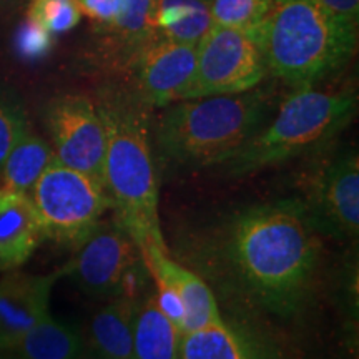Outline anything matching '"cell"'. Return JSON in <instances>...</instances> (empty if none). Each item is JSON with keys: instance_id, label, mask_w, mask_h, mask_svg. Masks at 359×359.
Wrapping results in <instances>:
<instances>
[{"instance_id": "obj_1", "label": "cell", "mask_w": 359, "mask_h": 359, "mask_svg": "<svg viewBox=\"0 0 359 359\" xmlns=\"http://www.w3.org/2000/svg\"><path fill=\"white\" fill-rule=\"evenodd\" d=\"M218 243L248 298L280 316L298 311L320 262V241L302 201L243 208L224 223Z\"/></svg>"}, {"instance_id": "obj_2", "label": "cell", "mask_w": 359, "mask_h": 359, "mask_svg": "<svg viewBox=\"0 0 359 359\" xmlns=\"http://www.w3.org/2000/svg\"><path fill=\"white\" fill-rule=\"evenodd\" d=\"M147 105L133 93L109 90L97 110L105 127L103 187L116 222L140 253L167 250L158 218V177L151 154Z\"/></svg>"}, {"instance_id": "obj_3", "label": "cell", "mask_w": 359, "mask_h": 359, "mask_svg": "<svg viewBox=\"0 0 359 359\" xmlns=\"http://www.w3.org/2000/svg\"><path fill=\"white\" fill-rule=\"evenodd\" d=\"M259 40L268 74L296 88L313 87L351 60L358 25L318 0H271Z\"/></svg>"}, {"instance_id": "obj_4", "label": "cell", "mask_w": 359, "mask_h": 359, "mask_svg": "<svg viewBox=\"0 0 359 359\" xmlns=\"http://www.w3.org/2000/svg\"><path fill=\"white\" fill-rule=\"evenodd\" d=\"M156 128L161 154L180 165L226 163L264 127L269 97L264 90L188 98L168 105Z\"/></svg>"}, {"instance_id": "obj_5", "label": "cell", "mask_w": 359, "mask_h": 359, "mask_svg": "<svg viewBox=\"0 0 359 359\" xmlns=\"http://www.w3.org/2000/svg\"><path fill=\"white\" fill-rule=\"evenodd\" d=\"M358 110L354 92H321L296 88L278 109L273 122L263 127L226 161L228 173L246 175L273 167L323 145L351 122Z\"/></svg>"}, {"instance_id": "obj_6", "label": "cell", "mask_w": 359, "mask_h": 359, "mask_svg": "<svg viewBox=\"0 0 359 359\" xmlns=\"http://www.w3.org/2000/svg\"><path fill=\"white\" fill-rule=\"evenodd\" d=\"M29 196L43 238L74 251L88 240L111 206L103 183L57 158L40 175Z\"/></svg>"}, {"instance_id": "obj_7", "label": "cell", "mask_w": 359, "mask_h": 359, "mask_svg": "<svg viewBox=\"0 0 359 359\" xmlns=\"http://www.w3.org/2000/svg\"><path fill=\"white\" fill-rule=\"evenodd\" d=\"M268 75L258 29L212 25L196 43V67L188 98L243 93L257 88Z\"/></svg>"}, {"instance_id": "obj_8", "label": "cell", "mask_w": 359, "mask_h": 359, "mask_svg": "<svg viewBox=\"0 0 359 359\" xmlns=\"http://www.w3.org/2000/svg\"><path fill=\"white\" fill-rule=\"evenodd\" d=\"M145 263L137 243L115 219L100 222L62 271L64 276H72L85 294L114 299L130 294L133 275Z\"/></svg>"}, {"instance_id": "obj_9", "label": "cell", "mask_w": 359, "mask_h": 359, "mask_svg": "<svg viewBox=\"0 0 359 359\" xmlns=\"http://www.w3.org/2000/svg\"><path fill=\"white\" fill-rule=\"evenodd\" d=\"M45 127L60 163L103 183L107 137L92 98L80 93L55 97L45 107Z\"/></svg>"}, {"instance_id": "obj_10", "label": "cell", "mask_w": 359, "mask_h": 359, "mask_svg": "<svg viewBox=\"0 0 359 359\" xmlns=\"http://www.w3.org/2000/svg\"><path fill=\"white\" fill-rule=\"evenodd\" d=\"M304 210L314 230L334 238L358 236L359 160L356 151L338 156L323 170Z\"/></svg>"}, {"instance_id": "obj_11", "label": "cell", "mask_w": 359, "mask_h": 359, "mask_svg": "<svg viewBox=\"0 0 359 359\" xmlns=\"http://www.w3.org/2000/svg\"><path fill=\"white\" fill-rule=\"evenodd\" d=\"M196 67V45L156 37L132 64L135 95L147 107L185 100Z\"/></svg>"}, {"instance_id": "obj_12", "label": "cell", "mask_w": 359, "mask_h": 359, "mask_svg": "<svg viewBox=\"0 0 359 359\" xmlns=\"http://www.w3.org/2000/svg\"><path fill=\"white\" fill-rule=\"evenodd\" d=\"M64 271L29 275L8 271L0 280V349H13L27 331L48 313L53 285Z\"/></svg>"}, {"instance_id": "obj_13", "label": "cell", "mask_w": 359, "mask_h": 359, "mask_svg": "<svg viewBox=\"0 0 359 359\" xmlns=\"http://www.w3.org/2000/svg\"><path fill=\"white\" fill-rule=\"evenodd\" d=\"M142 258L151 276L168 281L182 299L185 309L182 333H190L223 321L210 286L198 275L168 258L167 250L150 248L142 255Z\"/></svg>"}, {"instance_id": "obj_14", "label": "cell", "mask_w": 359, "mask_h": 359, "mask_svg": "<svg viewBox=\"0 0 359 359\" xmlns=\"http://www.w3.org/2000/svg\"><path fill=\"white\" fill-rule=\"evenodd\" d=\"M42 240V226L29 193L0 188V269L20 268Z\"/></svg>"}, {"instance_id": "obj_15", "label": "cell", "mask_w": 359, "mask_h": 359, "mask_svg": "<svg viewBox=\"0 0 359 359\" xmlns=\"http://www.w3.org/2000/svg\"><path fill=\"white\" fill-rule=\"evenodd\" d=\"M156 0H120L114 19L98 24L102 50L118 64L132 67L143 48L156 39Z\"/></svg>"}, {"instance_id": "obj_16", "label": "cell", "mask_w": 359, "mask_h": 359, "mask_svg": "<svg viewBox=\"0 0 359 359\" xmlns=\"http://www.w3.org/2000/svg\"><path fill=\"white\" fill-rule=\"evenodd\" d=\"M137 299L130 294L116 296L90 321V344L97 359L133 358V316Z\"/></svg>"}, {"instance_id": "obj_17", "label": "cell", "mask_w": 359, "mask_h": 359, "mask_svg": "<svg viewBox=\"0 0 359 359\" xmlns=\"http://www.w3.org/2000/svg\"><path fill=\"white\" fill-rule=\"evenodd\" d=\"M182 333L161 313L155 293L137 299L133 316V358L135 359H178Z\"/></svg>"}, {"instance_id": "obj_18", "label": "cell", "mask_w": 359, "mask_h": 359, "mask_svg": "<svg viewBox=\"0 0 359 359\" xmlns=\"http://www.w3.org/2000/svg\"><path fill=\"white\" fill-rule=\"evenodd\" d=\"M156 37L196 45L210 27L212 0H156Z\"/></svg>"}, {"instance_id": "obj_19", "label": "cell", "mask_w": 359, "mask_h": 359, "mask_svg": "<svg viewBox=\"0 0 359 359\" xmlns=\"http://www.w3.org/2000/svg\"><path fill=\"white\" fill-rule=\"evenodd\" d=\"M13 349L20 359H79L83 339L79 330L53 320L47 313Z\"/></svg>"}, {"instance_id": "obj_20", "label": "cell", "mask_w": 359, "mask_h": 359, "mask_svg": "<svg viewBox=\"0 0 359 359\" xmlns=\"http://www.w3.org/2000/svg\"><path fill=\"white\" fill-rule=\"evenodd\" d=\"M53 158L55 154L52 147L29 130L15 143L0 168V188L29 193Z\"/></svg>"}, {"instance_id": "obj_21", "label": "cell", "mask_w": 359, "mask_h": 359, "mask_svg": "<svg viewBox=\"0 0 359 359\" xmlns=\"http://www.w3.org/2000/svg\"><path fill=\"white\" fill-rule=\"evenodd\" d=\"M178 359H258L245 336L224 323L182 333Z\"/></svg>"}, {"instance_id": "obj_22", "label": "cell", "mask_w": 359, "mask_h": 359, "mask_svg": "<svg viewBox=\"0 0 359 359\" xmlns=\"http://www.w3.org/2000/svg\"><path fill=\"white\" fill-rule=\"evenodd\" d=\"M82 12L77 0H30L27 20L47 34H64L77 27Z\"/></svg>"}, {"instance_id": "obj_23", "label": "cell", "mask_w": 359, "mask_h": 359, "mask_svg": "<svg viewBox=\"0 0 359 359\" xmlns=\"http://www.w3.org/2000/svg\"><path fill=\"white\" fill-rule=\"evenodd\" d=\"M271 0H212L215 25L251 30L263 24Z\"/></svg>"}, {"instance_id": "obj_24", "label": "cell", "mask_w": 359, "mask_h": 359, "mask_svg": "<svg viewBox=\"0 0 359 359\" xmlns=\"http://www.w3.org/2000/svg\"><path fill=\"white\" fill-rule=\"evenodd\" d=\"M27 132L29 122L19 100L0 90V168L15 143Z\"/></svg>"}, {"instance_id": "obj_25", "label": "cell", "mask_w": 359, "mask_h": 359, "mask_svg": "<svg viewBox=\"0 0 359 359\" xmlns=\"http://www.w3.org/2000/svg\"><path fill=\"white\" fill-rule=\"evenodd\" d=\"M156 291L155 298L156 304L161 309V313L178 327V331L182 333L183 320H185V309H183V303L180 299V296L172 285L168 281L161 280V278H154Z\"/></svg>"}, {"instance_id": "obj_26", "label": "cell", "mask_w": 359, "mask_h": 359, "mask_svg": "<svg viewBox=\"0 0 359 359\" xmlns=\"http://www.w3.org/2000/svg\"><path fill=\"white\" fill-rule=\"evenodd\" d=\"M53 35L47 34L30 20L25 22L19 34V48L24 55L37 57L48 50Z\"/></svg>"}, {"instance_id": "obj_27", "label": "cell", "mask_w": 359, "mask_h": 359, "mask_svg": "<svg viewBox=\"0 0 359 359\" xmlns=\"http://www.w3.org/2000/svg\"><path fill=\"white\" fill-rule=\"evenodd\" d=\"M77 4L80 12L95 20L97 24H103L116 15L120 0H77Z\"/></svg>"}, {"instance_id": "obj_28", "label": "cell", "mask_w": 359, "mask_h": 359, "mask_svg": "<svg viewBox=\"0 0 359 359\" xmlns=\"http://www.w3.org/2000/svg\"><path fill=\"white\" fill-rule=\"evenodd\" d=\"M323 6L334 12L336 15L343 17L351 24L358 25L359 22V0H318Z\"/></svg>"}, {"instance_id": "obj_29", "label": "cell", "mask_w": 359, "mask_h": 359, "mask_svg": "<svg viewBox=\"0 0 359 359\" xmlns=\"http://www.w3.org/2000/svg\"><path fill=\"white\" fill-rule=\"evenodd\" d=\"M22 2H27V0H0V4H4V6H15V4Z\"/></svg>"}, {"instance_id": "obj_30", "label": "cell", "mask_w": 359, "mask_h": 359, "mask_svg": "<svg viewBox=\"0 0 359 359\" xmlns=\"http://www.w3.org/2000/svg\"><path fill=\"white\" fill-rule=\"evenodd\" d=\"M0 359H20L17 354H7V356H0Z\"/></svg>"}]
</instances>
